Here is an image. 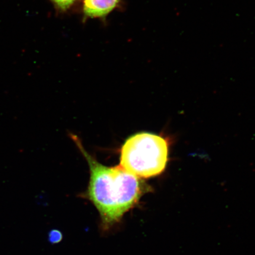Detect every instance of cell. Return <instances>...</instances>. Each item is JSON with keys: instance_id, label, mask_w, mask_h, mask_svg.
<instances>
[{"instance_id": "4", "label": "cell", "mask_w": 255, "mask_h": 255, "mask_svg": "<svg viewBox=\"0 0 255 255\" xmlns=\"http://www.w3.org/2000/svg\"><path fill=\"white\" fill-rule=\"evenodd\" d=\"M57 7L61 10H66L69 9L77 0H52Z\"/></svg>"}, {"instance_id": "1", "label": "cell", "mask_w": 255, "mask_h": 255, "mask_svg": "<svg viewBox=\"0 0 255 255\" xmlns=\"http://www.w3.org/2000/svg\"><path fill=\"white\" fill-rule=\"evenodd\" d=\"M71 136L90 170L88 199L100 213L103 227L110 228L133 208L149 189L141 178L120 165L109 167L101 164L86 150L77 136Z\"/></svg>"}, {"instance_id": "5", "label": "cell", "mask_w": 255, "mask_h": 255, "mask_svg": "<svg viewBox=\"0 0 255 255\" xmlns=\"http://www.w3.org/2000/svg\"><path fill=\"white\" fill-rule=\"evenodd\" d=\"M60 235L58 232L53 231L50 233L49 240L52 243H56L59 240Z\"/></svg>"}, {"instance_id": "2", "label": "cell", "mask_w": 255, "mask_h": 255, "mask_svg": "<svg viewBox=\"0 0 255 255\" xmlns=\"http://www.w3.org/2000/svg\"><path fill=\"white\" fill-rule=\"evenodd\" d=\"M168 146L163 137L148 132L129 137L121 149L120 166L140 178L160 174L166 167Z\"/></svg>"}, {"instance_id": "3", "label": "cell", "mask_w": 255, "mask_h": 255, "mask_svg": "<svg viewBox=\"0 0 255 255\" xmlns=\"http://www.w3.org/2000/svg\"><path fill=\"white\" fill-rule=\"evenodd\" d=\"M120 0H84V11L87 17H103L119 6Z\"/></svg>"}]
</instances>
